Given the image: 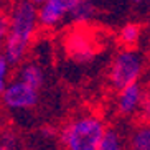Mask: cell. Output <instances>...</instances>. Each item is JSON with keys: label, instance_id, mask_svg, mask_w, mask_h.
Segmentation results:
<instances>
[{"label": "cell", "instance_id": "1", "mask_svg": "<svg viewBox=\"0 0 150 150\" xmlns=\"http://www.w3.org/2000/svg\"><path fill=\"white\" fill-rule=\"evenodd\" d=\"M38 2L22 0L13 5L10 13V33L5 40L4 56L10 64L22 63L23 56L27 53L28 45L35 35L38 22Z\"/></svg>", "mask_w": 150, "mask_h": 150}, {"label": "cell", "instance_id": "2", "mask_svg": "<svg viewBox=\"0 0 150 150\" xmlns=\"http://www.w3.org/2000/svg\"><path fill=\"white\" fill-rule=\"evenodd\" d=\"M106 124L96 115H83L68 122L59 132L61 144L66 150H99Z\"/></svg>", "mask_w": 150, "mask_h": 150}, {"label": "cell", "instance_id": "3", "mask_svg": "<svg viewBox=\"0 0 150 150\" xmlns=\"http://www.w3.org/2000/svg\"><path fill=\"white\" fill-rule=\"evenodd\" d=\"M142 71H144V56L135 50H124L117 53L110 64V84L115 89L122 91L130 84L139 83Z\"/></svg>", "mask_w": 150, "mask_h": 150}, {"label": "cell", "instance_id": "4", "mask_svg": "<svg viewBox=\"0 0 150 150\" xmlns=\"http://www.w3.org/2000/svg\"><path fill=\"white\" fill-rule=\"evenodd\" d=\"M2 102L8 109H30L38 102V91L31 86L22 83L20 79H15L8 83L5 93L2 94Z\"/></svg>", "mask_w": 150, "mask_h": 150}, {"label": "cell", "instance_id": "5", "mask_svg": "<svg viewBox=\"0 0 150 150\" xmlns=\"http://www.w3.org/2000/svg\"><path fill=\"white\" fill-rule=\"evenodd\" d=\"M74 0H46L41 2L38 8V22L41 27L51 28L61 23L69 15Z\"/></svg>", "mask_w": 150, "mask_h": 150}, {"label": "cell", "instance_id": "6", "mask_svg": "<svg viewBox=\"0 0 150 150\" xmlns=\"http://www.w3.org/2000/svg\"><path fill=\"white\" fill-rule=\"evenodd\" d=\"M66 50H68V54L78 63H88L96 54L93 40L84 30H76L68 35Z\"/></svg>", "mask_w": 150, "mask_h": 150}, {"label": "cell", "instance_id": "7", "mask_svg": "<svg viewBox=\"0 0 150 150\" xmlns=\"http://www.w3.org/2000/svg\"><path fill=\"white\" fill-rule=\"evenodd\" d=\"M144 96H145V91L140 86V83L127 86L125 89L119 91V96H117V110L122 115H132L135 112H139L140 104L144 101Z\"/></svg>", "mask_w": 150, "mask_h": 150}, {"label": "cell", "instance_id": "8", "mask_svg": "<svg viewBox=\"0 0 150 150\" xmlns=\"http://www.w3.org/2000/svg\"><path fill=\"white\" fill-rule=\"evenodd\" d=\"M18 79L38 91L43 86L45 76H43V71H41V68L38 64H35V63H25L20 68V71H18Z\"/></svg>", "mask_w": 150, "mask_h": 150}, {"label": "cell", "instance_id": "9", "mask_svg": "<svg viewBox=\"0 0 150 150\" xmlns=\"http://www.w3.org/2000/svg\"><path fill=\"white\" fill-rule=\"evenodd\" d=\"M96 15V5L88 0H74V5L69 12V17L74 23H88Z\"/></svg>", "mask_w": 150, "mask_h": 150}, {"label": "cell", "instance_id": "10", "mask_svg": "<svg viewBox=\"0 0 150 150\" xmlns=\"http://www.w3.org/2000/svg\"><path fill=\"white\" fill-rule=\"evenodd\" d=\"M129 150H150V125L134 130L129 139Z\"/></svg>", "mask_w": 150, "mask_h": 150}, {"label": "cell", "instance_id": "11", "mask_svg": "<svg viewBox=\"0 0 150 150\" xmlns=\"http://www.w3.org/2000/svg\"><path fill=\"white\" fill-rule=\"evenodd\" d=\"M99 150H125L122 137L119 135V132L115 129H107L106 130L104 139L99 145Z\"/></svg>", "mask_w": 150, "mask_h": 150}, {"label": "cell", "instance_id": "12", "mask_svg": "<svg viewBox=\"0 0 150 150\" xmlns=\"http://www.w3.org/2000/svg\"><path fill=\"white\" fill-rule=\"evenodd\" d=\"M140 38V27L135 25V23H127V25H124L122 30H120V41L124 45H129V46H132L139 41Z\"/></svg>", "mask_w": 150, "mask_h": 150}, {"label": "cell", "instance_id": "13", "mask_svg": "<svg viewBox=\"0 0 150 150\" xmlns=\"http://www.w3.org/2000/svg\"><path fill=\"white\" fill-rule=\"evenodd\" d=\"M8 68H10V63L7 61V58L0 56V96L5 93V89H7V86H8V83H7Z\"/></svg>", "mask_w": 150, "mask_h": 150}, {"label": "cell", "instance_id": "14", "mask_svg": "<svg viewBox=\"0 0 150 150\" xmlns=\"http://www.w3.org/2000/svg\"><path fill=\"white\" fill-rule=\"evenodd\" d=\"M137 114H139L142 122H145V125H150V94L149 93H145L144 101L140 104V109H139Z\"/></svg>", "mask_w": 150, "mask_h": 150}, {"label": "cell", "instance_id": "15", "mask_svg": "<svg viewBox=\"0 0 150 150\" xmlns=\"http://www.w3.org/2000/svg\"><path fill=\"white\" fill-rule=\"evenodd\" d=\"M8 33H10V17L0 15V41L7 40Z\"/></svg>", "mask_w": 150, "mask_h": 150}, {"label": "cell", "instance_id": "16", "mask_svg": "<svg viewBox=\"0 0 150 150\" xmlns=\"http://www.w3.org/2000/svg\"><path fill=\"white\" fill-rule=\"evenodd\" d=\"M4 46H5V45L0 41V56H4Z\"/></svg>", "mask_w": 150, "mask_h": 150}, {"label": "cell", "instance_id": "17", "mask_svg": "<svg viewBox=\"0 0 150 150\" xmlns=\"http://www.w3.org/2000/svg\"><path fill=\"white\" fill-rule=\"evenodd\" d=\"M0 150H13V149H10V147H7V145H2V144H0Z\"/></svg>", "mask_w": 150, "mask_h": 150}, {"label": "cell", "instance_id": "18", "mask_svg": "<svg viewBox=\"0 0 150 150\" xmlns=\"http://www.w3.org/2000/svg\"><path fill=\"white\" fill-rule=\"evenodd\" d=\"M147 93H149V94H150V83H149V91H147Z\"/></svg>", "mask_w": 150, "mask_h": 150}]
</instances>
